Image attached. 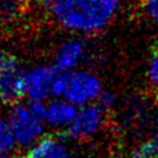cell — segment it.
<instances>
[{
  "label": "cell",
  "instance_id": "obj_1",
  "mask_svg": "<svg viewBox=\"0 0 158 158\" xmlns=\"http://www.w3.org/2000/svg\"><path fill=\"white\" fill-rule=\"evenodd\" d=\"M117 5V0H52L49 2L60 25L84 33H94L104 28Z\"/></svg>",
  "mask_w": 158,
  "mask_h": 158
},
{
  "label": "cell",
  "instance_id": "obj_2",
  "mask_svg": "<svg viewBox=\"0 0 158 158\" xmlns=\"http://www.w3.org/2000/svg\"><path fill=\"white\" fill-rule=\"evenodd\" d=\"M7 122L12 131L15 143L23 148H31L43 136L44 121L38 117L28 105H15Z\"/></svg>",
  "mask_w": 158,
  "mask_h": 158
},
{
  "label": "cell",
  "instance_id": "obj_3",
  "mask_svg": "<svg viewBox=\"0 0 158 158\" xmlns=\"http://www.w3.org/2000/svg\"><path fill=\"white\" fill-rule=\"evenodd\" d=\"M102 93L100 79L90 72H74L68 74L67 88L63 99L73 104L75 107H81L98 100Z\"/></svg>",
  "mask_w": 158,
  "mask_h": 158
},
{
  "label": "cell",
  "instance_id": "obj_4",
  "mask_svg": "<svg viewBox=\"0 0 158 158\" xmlns=\"http://www.w3.org/2000/svg\"><path fill=\"white\" fill-rule=\"evenodd\" d=\"M104 112L98 104L79 107L73 122L67 128L69 136L75 139H85L98 133L105 121Z\"/></svg>",
  "mask_w": 158,
  "mask_h": 158
},
{
  "label": "cell",
  "instance_id": "obj_5",
  "mask_svg": "<svg viewBox=\"0 0 158 158\" xmlns=\"http://www.w3.org/2000/svg\"><path fill=\"white\" fill-rule=\"evenodd\" d=\"M57 69L36 67L23 74V95L31 101H44L52 95V86Z\"/></svg>",
  "mask_w": 158,
  "mask_h": 158
},
{
  "label": "cell",
  "instance_id": "obj_6",
  "mask_svg": "<svg viewBox=\"0 0 158 158\" xmlns=\"http://www.w3.org/2000/svg\"><path fill=\"white\" fill-rule=\"evenodd\" d=\"M23 72L14 58H5L0 69V99L15 102L23 95Z\"/></svg>",
  "mask_w": 158,
  "mask_h": 158
},
{
  "label": "cell",
  "instance_id": "obj_7",
  "mask_svg": "<svg viewBox=\"0 0 158 158\" xmlns=\"http://www.w3.org/2000/svg\"><path fill=\"white\" fill-rule=\"evenodd\" d=\"M78 107L67 101L65 99L57 98L51 102L46 104V112L43 121L54 127V128H64L69 127L77 115Z\"/></svg>",
  "mask_w": 158,
  "mask_h": 158
},
{
  "label": "cell",
  "instance_id": "obj_8",
  "mask_svg": "<svg viewBox=\"0 0 158 158\" xmlns=\"http://www.w3.org/2000/svg\"><path fill=\"white\" fill-rule=\"evenodd\" d=\"M27 158H74L68 147L53 137H42L28 149Z\"/></svg>",
  "mask_w": 158,
  "mask_h": 158
},
{
  "label": "cell",
  "instance_id": "obj_9",
  "mask_svg": "<svg viewBox=\"0 0 158 158\" xmlns=\"http://www.w3.org/2000/svg\"><path fill=\"white\" fill-rule=\"evenodd\" d=\"M84 54V47L79 41L70 40L65 42L58 51L56 65L59 72L68 73L73 70L80 62Z\"/></svg>",
  "mask_w": 158,
  "mask_h": 158
},
{
  "label": "cell",
  "instance_id": "obj_10",
  "mask_svg": "<svg viewBox=\"0 0 158 158\" xmlns=\"http://www.w3.org/2000/svg\"><path fill=\"white\" fill-rule=\"evenodd\" d=\"M131 158H158V135H154L138 144L133 149Z\"/></svg>",
  "mask_w": 158,
  "mask_h": 158
},
{
  "label": "cell",
  "instance_id": "obj_11",
  "mask_svg": "<svg viewBox=\"0 0 158 158\" xmlns=\"http://www.w3.org/2000/svg\"><path fill=\"white\" fill-rule=\"evenodd\" d=\"M15 138L7 121L0 118V152L9 153L15 147Z\"/></svg>",
  "mask_w": 158,
  "mask_h": 158
},
{
  "label": "cell",
  "instance_id": "obj_12",
  "mask_svg": "<svg viewBox=\"0 0 158 158\" xmlns=\"http://www.w3.org/2000/svg\"><path fill=\"white\" fill-rule=\"evenodd\" d=\"M148 80L149 83L158 88V53H154L149 60V64H148Z\"/></svg>",
  "mask_w": 158,
  "mask_h": 158
},
{
  "label": "cell",
  "instance_id": "obj_13",
  "mask_svg": "<svg viewBox=\"0 0 158 158\" xmlns=\"http://www.w3.org/2000/svg\"><path fill=\"white\" fill-rule=\"evenodd\" d=\"M99 106L104 110V111H106V110H109V109H111V107H114V105L116 104V98H115V95L111 93V91H104L102 90V93L100 94V96H99Z\"/></svg>",
  "mask_w": 158,
  "mask_h": 158
},
{
  "label": "cell",
  "instance_id": "obj_14",
  "mask_svg": "<svg viewBox=\"0 0 158 158\" xmlns=\"http://www.w3.org/2000/svg\"><path fill=\"white\" fill-rule=\"evenodd\" d=\"M144 4L152 19L158 23V0H144Z\"/></svg>",
  "mask_w": 158,
  "mask_h": 158
},
{
  "label": "cell",
  "instance_id": "obj_15",
  "mask_svg": "<svg viewBox=\"0 0 158 158\" xmlns=\"http://www.w3.org/2000/svg\"><path fill=\"white\" fill-rule=\"evenodd\" d=\"M4 59H5V57L2 56V53H1V51H0V69H1V67H2V63H4Z\"/></svg>",
  "mask_w": 158,
  "mask_h": 158
},
{
  "label": "cell",
  "instance_id": "obj_16",
  "mask_svg": "<svg viewBox=\"0 0 158 158\" xmlns=\"http://www.w3.org/2000/svg\"><path fill=\"white\" fill-rule=\"evenodd\" d=\"M0 158H10V156L7 153H1L0 152Z\"/></svg>",
  "mask_w": 158,
  "mask_h": 158
},
{
  "label": "cell",
  "instance_id": "obj_17",
  "mask_svg": "<svg viewBox=\"0 0 158 158\" xmlns=\"http://www.w3.org/2000/svg\"><path fill=\"white\" fill-rule=\"evenodd\" d=\"M46 1H47V2H48V4H49V2H51V1H52V0H46Z\"/></svg>",
  "mask_w": 158,
  "mask_h": 158
}]
</instances>
